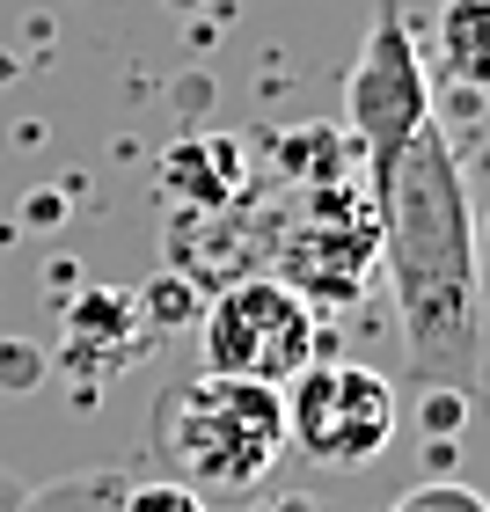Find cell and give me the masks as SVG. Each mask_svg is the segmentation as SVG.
Masks as SVG:
<instances>
[{"label":"cell","mask_w":490,"mask_h":512,"mask_svg":"<svg viewBox=\"0 0 490 512\" xmlns=\"http://www.w3.org/2000/svg\"><path fill=\"white\" fill-rule=\"evenodd\" d=\"M315 359V308L278 278H235L205 308V374L286 388Z\"/></svg>","instance_id":"4"},{"label":"cell","mask_w":490,"mask_h":512,"mask_svg":"<svg viewBox=\"0 0 490 512\" xmlns=\"http://www.w3.org/2000/svg\"><path fill=\"white\" fill-rule=\"evenodd\" d=\"M147 308H154L161 330H183V322L198 315V293L183 286V278H154V286H147Z\"/></svg>","instance_id":"11"},{"label":"cell","mask_w":490,"mask_h":512,"mask_svg":"<svg viewBox=\"0 0 490 512\" xmlns=\"http://www.w3.org/2000/svg\"><path fill=\"white\" fill-rule=\"evenodd\" d=\"M432 118L439 110H432L425 59H417V44H410V22H403L395 0H381L373 22H366L359 59H352V81H344V132H352L366 169H381V161Z\"/></svg>","instance_id":"5"},{"label":"cell","mask_w":490,"mask_h":512,"mask_svg":"<svg viewBox=\"0 0 490 512\" xmlns=\"http://www.w3.org/2000/svg\"><path fill=\"white\" fill-rule=\"evenodd\" d=\"M461 417H469V395H461V388H425V432L454 439Z\"/></svg>","instance_id":"12"},{"label":"cell","mask_w":490,"mask_h":512,"mask_svg":"<svg viewBox=\"0 0 490 512\" xmlns=\"http://www.w3.org/2000/svg\"><path fill=\"white\" fill-rule=\"evenodd\" d=\"M483 22H490V0H447V15H439L454 88H476L483 81Z\"/></svg>","instance_id":"7"},{"label":"cell","mask_w":490,"mask_h":512,"mask_svg":"<svg viewBox=\"0 0 490 512\" xmlns=\"http://www.w3.org/2000/svg\"><path fill=\"white\" fill-rule=\"evenodd\" d=\"M373 176V235L403 315V344L425 388L476 395L483 374V264H476V198L447 125H417Z\"/></svg>","instance_id":"1"},{"label":"cell","mask_w":490,"mask_h":512,"mask_svg":"<svg viewBox=\"0 0 490 512\" xmlns=\"http://www.w3.org/2000/svg\"><path fill=\"white\" fill-rule=\"evenodd\" d=\"M278 169H293V176H322V183H344V154H337V132H286L278 139Z\"/></svg>","instance_id":"8"},{"label":"cell","mask_w":490,"mask_h":512,"mask_svg":"<svg viewBox=\"0 0 490 512\" xmlns=\"http://www.w3.org/2000/svg\"><path fill=\"white\" fill-rule=\"evenodd\" d=\"M147 447L169 469V483H191L198 498H242L286 454V403L278 388L256 381L183 374L154 395Z\"/></svg>","instance_id":"2"},{"label":"cell","mask_w":490,"mask_h":512,"mask_svg":"<svg viewBox=\"0 0 490 512\" xmlns=\"http://www.w3.org/2000/svg\"><path fill=\"white\" fill-rule=\"evenodd\" d=\"M118 512H205V498L191 491V483H169V476H147V483H132V491L118 498Z\"/></svg>","instance_id":"10"},{"label":"cell","mask_w":490,"mask_h":512,"mask_svg":"<svg viewBox=\"0 0 490 512\" xmlns=\"http://www.w3.org/2000/svg\"><path fill=\"white\" fill-rule=\"evenodd\" d=\"M278 403H286V447L322 469H366L395 439V388L359 359H308L278 388Z\"/></svg>","instance_id":"3"},{"label":"cell","mask_w":490,"mask_h":512,"mask_svg":"<svg viewBox=\"0 0 490 512\" xmlns=\"http://www.w3.org/2000/svg\"><path fill=\"white\" fill-rule=\"evenodd\" d=\"M373 256H381V235H373V205L352 191V183H322L308 198L286 235H278V286H293L308 308H352L373 278Z\"/></svg>","instance_id":"6"},{"label":"cell","mask_w":490,"mask_h":512,"mask_svg":"<svg viewBox=\"0 0 490 512\" xmlns=\"http://www.w3.org/2000/svg\"><path fill=\"white\" fill-rule=\"evenodd\" d=\"M388 512H490V505L461 476H425V483H410V491H395Z\"/></svg>","instance_id":"9"},{"label":"cell","mask_w":490,"mask_h":512,"mask_svg":"<svg viewBox=\"0 0 490 512\" xmlns=\"http://www.w3.org/2000/svg\"><path fill=\"white\" fill-rule=\"evenodd\" d=\"M264 512H308V505H300V498H278V505H264Z\"/></svg>","instance_id":"13"}]
</instances>
